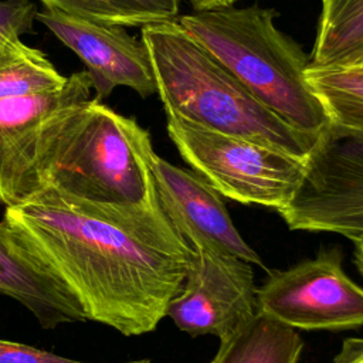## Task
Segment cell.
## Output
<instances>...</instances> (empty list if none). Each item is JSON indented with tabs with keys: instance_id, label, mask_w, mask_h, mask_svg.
Returning a JSON list of instances; mask_svg holds the SVG:
<instances>
[{
	"instance_id": "15",
	"label": "cell",
	"mask_w": 363,
	"mask_h": 363,
	"mask_svg": "<svg viewBox=\"0 0 363 363\" xmlns=\"http://www.w3.org/2000/svg\"><path fill=\"white\" fill-rule=\"evenodd\" d=\"M67 81L68 77L61 75L44 52L20 38L0 45V99L54 92Z\"/></svg>"
},
{
	"instance_id": "18",
	"label": "cell",
	"mask_w": 363,
	"mask_h": 363,
	"mask_svg": "<svg viewBox=\"0 0 363 363\" xmlns=\"http://www.w3.org/2000/svg\"><path fill=\"white\" fill-rule=\"evenodd\" d=\"M37 7L31 0H0V45L34 31Z\"/></svg>"
},
{
	"instance_id": "19",
	"label": "cell",
	"mask_w": 363,
	"mask_h": 363,
	"mask_svg": "<svg viewBox=\"0 0 363 363\" xmlns=\"http://www.w3.org/2000/svg\"><path fill=\"white\" fill-rule=\"evenodd\" d=\"M0 363H92V362L77 360L72 357L55 354L52 352L44 350L31 345L0 339ZM121 363H150V360L139 359V360L121 362Z\"/></svg>"
},
{
	"instance_id": "20",
	"label": "cell",
	"mask_w": 363,
	"mask_h": 363,
	"mask_svg": "<svg viewBox=\"0 0 363 363\" xmlns=\"http://www.w3.org/2000/svg\"><path fill=\"white\" fill-rule=\"evenodd\" d=\"M330 363H363V337H347Z\"/></svg>"
},
{
	"instance_id": "13",
	"label": "cell",
	"mask_w": 363,
	"mask_h": 363,
	"mask_svg": "<svg viewBox=\"0 0 363 363\" xmlns=\"http://www.w3.org/2000/svg\"><path fill=\"white\" fill-rule=\"evenodd\" d=\"M303 340L289 328L258 311L242 328L220 340L211 363H299Z\"/></svg>"
},
{
	"instance_id": "22",
	"label": "cell",
	"mask_w": 363,
	"mask_h": 363,
	"mask_svg": "<svg viewBox=\"0 0 363 363\" xmlns=\"http://www.w3.org/2000/svg\"><path fill=\"white\" fill-rule=\"evenodd\" d=\"M354 242V250H353V261L356 264L357 271L363 277V237L357 238L353 241Z\"/></svg>"
},
{
	"instance_id": "6",
	"label": "cell",
	"mask_w": 363,
	"mask_h": 363,
	"mask_svg": "<svg viewBox=\"0 0 363 363\" xmlns=\"http://www.w3.org/2000/svg\"><path fill=\"white\" fill-rule=\"evenodd\" d=\"M86 71L54 92L0 99V204H21L41 191V170L77 113L94 98Z\"/></svg>"
},
{
	"instance_id": "3",
	"label": "cell",
	"mask_w": 363,
	"mask_h": 363,
	"mask_svg": "<svg viewBox=\"0 0 363 363\" xmlns=\"http://www.w3.org/2000/svg\"><path fill=\"white\" fill-rule=\"evenodd\" d=\"M156 94L166 113L306 159L318 136L301 132L261 104L176 20L140 30Z\"/></svg>"
},
{
	"instance_id": "1",
	"label": "cell",
	"mask_w": 363,
	"mask_h": 363,
	"mask_svg": "<svg viewBox=\"0 0 363 363\" xmlns=\"http://www.w3.org/2000/svg\"><path fill=\"white\" fill-rule=\"evenodd\" d=\"M3 218L47 262L86 320L125 336L153 332L187 275L194 250L170 220L132 228L38 193Z\"/></svg>"
},
{
	"instance_id": "10",
	"label": "cell",
	"mask_w": 363,
	"mask_h": 363,
	"mask_svg": "<svg viewBox=\"0 0 363 363\" xmlns=\"http://www.w3.org/2000/svg\"><path fill=\"white\" fill-rule=\"evenodd\" d=\"M149 166L162 210L194 251L237 257L267 269L234 225L223 196L204 177L172 164L155 149Z\"/></svg>"
},
{
	"instance_id": "16",
	"label": "cell",
	"mask_w": 363,
	"mask_h": 363,
	"mask_svg": "<svg viewBox=\"0 0 363 363\" xmlns=\"http://www.w3.org/2000/svg\"><path fill=\"white\" fill-rule=\"evenodd\" d=\"M47 9H58L86 20L143 27L152 23L176 20L180 0H41Z\"/></svg>"
},
{
	"instance_id": "11",
	"label": "cell",
	"mask_w": 363,
	"mask_h": 363,
	"mask_svg": "<svg viewBox=\"0 0 363 363\" xmlns=\"http://www.w3.org/2000/svg\"><path fill=\"white\" fill-rule=\"evenodd\" d=\"M43 23L85 64L95 99H105L116 86H128L142 98L156 94L153 71L140 40L122 26L104 24L58 9L37 11Z\"/></svg>"
},
{
	"instance_id": "12",
	"label": "cell",
	"mask_w": 363,
	"mask_h": 363,
	"mask_svg": "<svg viewBox=\"0 0 363 363\" xmlns=\"http://www.w3.org/2000/svg\"><path fill=\"white\" fill-rule=\"evenodd\" d=\"M0 295L23 305L44 329L86 322L67 285L4 220H0Z\"/></svg>"
},
{
	"instance_id": "4",
	"label": "cell",
	"mask_w": 363,
	"mask_h": 363,
	"mask_svg": "<svg viewBox=\"0 0 363 363\" xmlns=\"http://www.w3.org/2000/svg\"><path fill=\"white\" fill-rule=\"evenodd\" d=\"M259 6L194 11L177 21L268 109L295 129L319 136L330 116L306 78L311 58Z\"/></svg>"
},
{
	"instance_id": "2",
	"label": "cell",
	"mask_w": 363,
	"mask_h": 363,
	"mask_svg": "<svg viewBox=\"0 0 363 363\" xmlns=\"http://www.w3.org/2000/svg\"><path fill=\"white\" fill-rule=\"evenodd\" d=\"M150 135L92 98L61 135L41 170V191L67 207L132 228L167 220L156 196Z\"/></svg>"
},
{
	"instance_id": "8",
	"label": "cell",
	"mask_w": 363,
	"mask_h": 363,
	"mask_svg": "<svg viewBox=\"0 0 363 363\" xmlns=\"http://www.w3.org/2000/svg\"><path fill=\"white\" fill-rule=\"evenodd\" d=\"M257 302L259 312L294 329L363 326V288L345 272L339 248L322 250L286 269H268Z\"/></svg>"
},
{
	"instance_id": "21",
	"label": "cell",
	"mask_w": 363,
	"mask_h": 363,
	"mask_svg": "<svg viewBox=\"0 0 363 363\" xmlns=\"http://www.w3.org/2000/svg\"><path fill=\"white\" fill-rule=\"evenodd\" d=\"M194 11H206V10H217L231 7L238 0H187Z\"/></svg>"
},
{
	"instance_id": "9",
	"label": "cell",
	"mask_w": 363,
	"mask_h": 363,
	"mask_svg": "<svg viewBox=\"0 0 363 363\" xmlns=\"http://www.w3.org/2000/svg\"><path fill=\"white\" fill-rule=\"evenodd\" d=\"M258 313L252 264L230 255L194 251L167 316L190 336L228 337Z\"/></svg>"
},
{
	"instance_id": "14",
	"label": "cell",
	"mask_w": 363,
	"mask_h": 363,
	"mask_svg": "<svg viewBox=\"0 0 363 363\" xmlns=\"http://www.w3.org/2000/svg\"><path fill=\"white\" fill-rule=\"evenodd\" d=\"M309 67H363V0H322Z\"/></svg>"
},
{
	"instance_id": "5",
	"label": "cell",
	"mask_w": 363,
	"mask_h": 363,
	"mask_svg": "<svg viewBox=\"0 0 363 363\" xmlns=\"http://www.w3.org/2000/svg\"><path fill=\"white\" fill-rule=\"evenodd\" d=\"M166 121L169 138L183 160L223 197L279 213L303 180L306 159L207 129L173 113H166Z\"/></svg>"
},
{
	"instance_id": "7",
	"label": "cell",
	"mask_w": 363,
	"mask_h": 363,
	"mask_svg": "<svg viewBox=\"0 0 363 363\" xmlns=\"http://www.w3.org/2000/svg\"><path fill=\"white\" fill-rule=\"evenodd\" d=\"M291 230L363 237V132L330 123L306 157L303 180L279 211Z\"/></svg>"
},
{
	"instance_id": "17",
	"label": "cell",
	"mask_w": 363,
	"mask_h": 363,
	"mask_svg": "<svg viewBox=\"0 0 363 363\" xmlns=\"http://www.w3.org/2000/svg\"><path fill=\"white\" fill-rule=\"evenodd\" d=\"M306 78L323 102L330 123L363 132V67H309Z\"/></svg>"
}]
</instances>
